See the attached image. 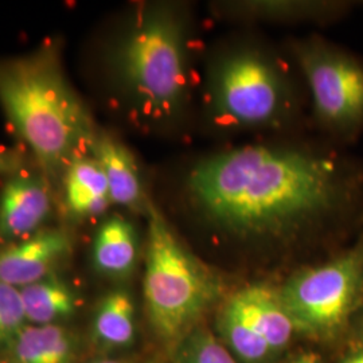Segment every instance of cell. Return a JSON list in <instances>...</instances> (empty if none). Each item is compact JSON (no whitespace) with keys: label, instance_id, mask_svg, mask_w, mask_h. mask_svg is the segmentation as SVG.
<instances>
[{"label":"cell","instance_id":"1","mask_svg":"<svg viewBox=\"0 0 363 363\" xmlns=\"http://www.w3.org/2000/svg\"><path fill=\"white\" fill-rule=\"evenodd\" d=\"M186 198L208 225L238 238H283L359 211L363 169L311 148L247 144L199 159Z\"/></svg>","mask_w":363,"mask_h":363},{"label":"cell","instance_id":"2","mask_svg":"<svg viewBox=\"0 0 363 363\" xmlns=\"http://www.w3.org/2000/svg\"><path fill=\"white\" fill-rule=\"evenodd\" d=\"M0 106L42 167H67L96 138L91 115L69 84L54 45L0 60Z\"/></svg>","mask_w":363,"mask_h":363},{"label":"cell","instance_id":"3","mask_svg":"<svg viewBox=\"0 0 363 363\" xmlns=\"http://www.w3.org/2000/svg\"><path fill=\"white\" fill-rule=\"evenodd\" d=\"M190 23L182 7L152 4L117 39L111 64L130 111L150 124L183 117L191 97Z\"/></svg>","mask_w":363,"mask_h":363},{"label":"cell","instance_id":"4","mask_svg":"<svg viewBox=\"0 0 363 363\" xmlns=\"http://www.w3.org/2000/svg\"><path fill=\"white\" fill-rule=\"evenodd\" d=\"M206 113L225 130L274 128L291 116L295 96L284 67L253 45H237L217 54L205 79Z\"/></svg>","mask_w":363,"mask_h":363},{"label":"cell","instance_id":"5","mask_svg":"<svg viewBox=\"0 0 363 363\" xmlns=\"http://www.w3.org/2000/svg\"><path fill=\"white\" fill-rule=\"evenodd\" d=\"M145 216V310L156 334L166 342H175L220 296V280L183 245L152 202Z\"/></svg>","mask_w":363,"mask_h":363},{"label":"cell","instance_id":"6","mask_svg":"<svg viewBox=\"0 0 363 363\" xmlns=\"http://www.w3.org/2000/svg\"><path fill=\"white\" fill-rule=\"evenodd\" d=\"M295 330L328 337L363 303V240L322 265L294 274L279 289Z\"/></svg>","mask_w":363,"mask_h":363},{"label":"cell","instance_id":"7","mask_svg":"<svg viewBox=\"0 0 363 363\" xmlns=\"http://www.w3.org/2000/svg\"><path fill=\"white\" fill-rule=\"evenodd\" d=\"M294 52L319 124L339 139L357 138L363 130V60L320 38L298 42Z\"/></svg>","mask_w":363,"mask_h":363},{"label":"cell","instance_id":"8","mask_svg":"<svg viewBox=\"0 0 363 363\" xmlns=\"http://www.w3.org/2000/svg\"><path fill=\"white\" fill-rule=\"evenodd\" d=\"M72 249L69 235L60 229L31 234L0 250V281L23 288L49 277Z\"/></svg>","mask_w":363,"mask_h":363},{"label":"cell","instance_id":"9","mask_svg":"<svg viewBox=\"0 0 363 363\" xmlns=\"http://www.w3.org/2000/svg\"><path fill=\"white\" fill-rule=\"evenodd\" d=\"M91 151L104 171L111 202L147 214L151 201L144 191L139 166L130 150L115 136L101 132L96 133Z\"/></svg>","mask_w":363,"mask_h":363},{"label":"cell","instance_id":"10","mask_svg":"<svg viewBox=\"0 0 363 363\" xmlns=\"http://www.w3.org/2000/svg\"><path fill=\"white\" fill-rule=\"evenodd\" d=\"M50 211L45 182L33 175H18L7 182L0 195V237L15 240L38 229Z\"/></svg>","mask_w":363,"mask_h":363},{"label":"cell","instance_id":"11","mask_svg":"<svg viewBox=\"0 0 363 363\" xmlns=\"http://www.w3.org/2000/svg\"><path fill=\"white\" fill-rule=\"evenodd\" d=\"M359 3L355 1H229L218 6L225 13L261 21L295 22L337 21L350 13Z\"/></svg>","mask_w":363,"mask_h":363},{"label":"cell","instance_id":"12","mask_svg":"<svg viewBox=\"0 0 363 363\" xmlns=\"http://www.w3.org/2000/svg\"><path fill=\"white\" fill-rule=\"evenodd\" d=\"M65 198L79 218L100 216L112 203L104 171L93 156H78L66 167Z\"/></svg>","mask_w":363,"mask_h":363},{"label":"cell","instance_id":"13","mask_svg":"<svg viewBox=\"0 0 363 363\" xmlns=\"http://www.w3.org/2000/svg\"><path fill=\"white\" fill-rule=\"evenodd\" d=\"M138 257V237L130 220L111 216L100 225L93 241V262L99 272L123 277L132 272Z\"/></svg>","mask_w":363,"mask_h":363},{"label":"cell","instance_id":"14","mask_svg":"<svg viewBox=\"0 0 363 363\" xmlns=\"http://www.w3.org/2000/svg\"><path fill=\"white\" fill-rule=\"evenodd\" d=\"M220 330L229 347L244 362H264L272 354L240 291L223 306Z\"/></svg>","mask_w":363,"mask_h":363},{"label":"cell","instance_id":"15","mask_svg":"<svg viewBox=\"0 0 363 363\" xmlns=\"http://www.w3.org/2000/svg\"><path fill=\"white\" fill-rule=\"evenodd\" d=\"M13 363H70L73 340L58 325H25L9 343Z\"/></svg>","mask_w":363,"mask_h":363},{"label":"cell","instance_id":"16","mask_svg":"<svg viewBox=\"0 0 363 363\" xmlns=\"http://www.w3.org/2000/svg\"><path fill=\"white\" fill-rule=\"evenodd\" d=\"M240 294L269 349L272 352L283 350L291 340L295 325L280 298L279 289L256 284L240 289Z\"/></svg>","mask_w":363,"mask_h":363},{"label":"cell","instance_id":"17","mask_svg":"<svg viewBox=\"0 0 363 363\" xmlns=\"http://www.w3.org/2000/svg\"><path fill=\"white\" fill-rule=\"evenodd\" d=\"M19 289L26 320L34 325H54L73 315L77 308L74 292L57 277H46Z\"/></svg>","mask_w":363,"mask_h":363},{"label":"cell","instance_id":"18","mask_svg":"<svg viewBox=\"0 0 363 363\" xmlns=\"http://www.w3.org/2000/svg\"><path fill=\"white\" fill-rule=\"evenodd\" d=\"M97 340L112 347L127 346L135 337V306L125 291L108 294L97 307L93 323Z\"/></svg>","mask_w":363,"mask_h":363},{"label":"cell","instance_id":"19","mask_svg":"<svg viewBox=\"0 0 363 363\" xmlns=\"http://www.w3.org/2000/svg\"><path fill=\"white\" fill-rule=\"evenodd\" d=\"M179 363H237L233 355L208 331L201 330L186 339Z\"/></svg>","mask_w":363,"mask_h":363},{"label":"cell","instance_id":"20","mask_svg":"<svg viewBox=\"0 0 363 363\" xmlns=\"http://www.w3.org/2000/svg\"><path fill=\"white\" fill-rule=\"evenodd\" d=\"M26 322L21 289L0 281V346L9 345Z\"/></svg>","mask_w":363,"mask_h":363},{"label":"cell","instance_id":"21","mask_svg":"<svg viewBox=\"0 0 363 363\" xmlns=\"http://www.w3.org/2000/svg\"><path fill=\"white\" fill-rule=\"evenodd\" d=\"M13 159L11 156L0 154V174H7L13 169Z\"/></svg>","mask_w":363,"mask_h":363},{"label":"cell","instance_id":"22","mask_svg":"<svg viewBox=\"0 0 363 363\" xmlns=\"http://www.w3.org/2000/svg\"><path fill=\"white\" fill-rule=\"evenodd\" d=\"M292 363H319L318 359L311 355V354H307V355H301L298 357V359H295Z\"/></svg>","mask_w":363,"mask_h":363},{"label":"cell","instance_id":"23","mask_svg":"<svg viewBox=\"0 0 363 363\" xmlns=\"http://www.w3.org/2000/svg\"><path fill=\"white\" fill-rule=\"evenodd\" d=\"M343 363H363V351H359L357 354H352Z\"/></svg>","mask_w":363,"mask_h":363},{"label":"cell","instance_id":"24","mask_svg":"<svg viewBox=\"0 0 363 363\" xmlns=\"http://www.w3.org/2000/svg\"><path fill=\"white\" fill-rule=\"evenodd\" d=\"M93 363H120L118 361H111V359H104V361H97Z\"/></svg>","mask_w":363,"mask_h":363},{"label":"cell","instance_id":"25","mask_svg":"<svg viewBox=\"0 0 363 363\" xmlns=\"http://www.w3.org/2000/svg\"><path fill=\"white\" fill-rule=\"evenodd\" d=\"M362 328H363V327H362Z\"/></svg>","mask_w":363,"mask_h":363}]
</instances>
